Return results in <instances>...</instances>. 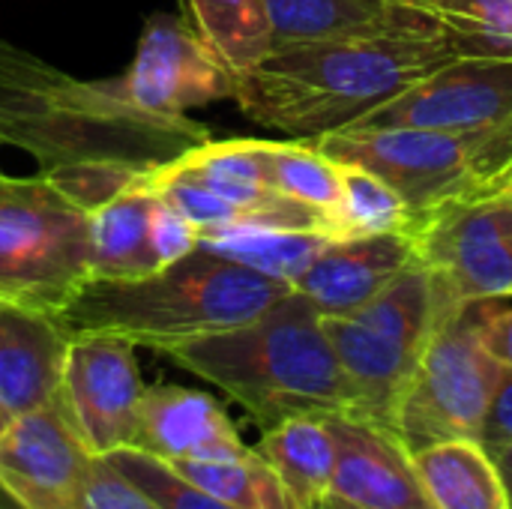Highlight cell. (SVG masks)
Listing matches in <instances>:
<instances>
[{
    "label": "cell",
    "mask_w": 512,
    "mask_h": 509,
    "mask_svg": "<svg viewBox=\"0 0 512 509\" xmlns=\"http://www.w3.org/2000/svg\"><path fill=\"white\" fill-rule=\"evenodd\" d=\"M207 138L189 117L132 108L111 78H75L0 39V144L24 150L90 210Z\"/></svg>",
    "instance_id": "1"
},
{
    "label": "cell",
    "mask_w": 512,
    "mask_h": 509,
    "mask_svg": "<svg viewBox=\"0 0 512 509\" xmlns=\"http://www.w3.org/2000/svg\"><path fill=\"white\" fill-rule=\"evenodd\" d=\"M453 57L441 24L276 48L234 78V102L255 123L309 141L357 123Z\"/></svg>",
    "instance_id": "2"
},
{
    "label": "cell",
    "mask_w": 512,
    "mask_h": 509,
    "mask_svg": "<svg viewBox=\"0 0 512 509\" xmlns=\"http://www.w3.org/2000/svg\"><path fill=\"white\" fill-rule=\"evenodd\" d=\"M165 357L219 387L261 429L303 414H351V387L321 312L300 291L249 324L174 345Z\"/></svg>",
    "instance_id": "3"
},
{
    "label": "cell",
    "mask_w": 512,
    "mask_h": 509,
    "mask_svg": "<svg viewBox=\"0 0 512 509\" xmlns=\"http://www.w3.org/2000/svg\"><path fill=\"white\" fill-rule=\"evenodd\" d=\"M294 285L198 246L138 279H90L63 309L72 336L111 333L165 354L174 345L255 321Z\"/></svg>",
    "instance_id": "4"
},
{
    "label": "cell",
    "mask_w": 512,
    "mask_h": 509,
    "mask_svg": "<svg viewBox=\"0 0 512 509\" xmlns=\"http://www.w3.org/2000/svg\"><path fill=\"white\" fill-rule=\"evenodd\" d=\"M90 279V207L45 174L0 171V303L63 315Z\"/></svg>",
    "instance_id": "5"
},
{
    "label": "cell",
    "mask_w": 512,
    "mask_h": 509,
    "mask_svg": "<svg viewBox=\"0 0 512 509\" xmlns=\"http://www.w3.org/2000/svg\"><path fill=\"white\" fill-rule=\"evenodd\" d=\"M441 318L432 273L417 258L372 303L342 318H321L324 333L351 387V414L384 429Z\"/></svg>",
    "instance_id": "6"
},
{
    "label": "cell",
    "mask_w": 512,
    "mask_h": 509,
    "mask_svg": "<svg viewBox=\"0 0 512 509\" xmlns=\"http://www.w3.org/2000/svg\"><path fill=\"white\" fill-rule=\"evenodd\" d=\"M504 366L483 348L474 306L444 303L435 333L399 399L393 432L414 453L438 441H483Z\"/></svg>",
    "instance_id": "7"
},
{
    "label": "cell",
    "mask_w": 512,
    "mask_h": 509,
    "mask_svg": "<svg viewBox=\"0 0 512 509\" xmlns=\"http://www.w3.org/2000/svg\"><path fill=\"white\" fill-rule=\"evenodd\" d=\"M411 234L444 303L512 297V201L504 192L441 207Z\"/></svg>",
    "instance_id": "8"
},
{
    "label": "cell",
    "mask_w": 512,
    "mask_h": 509,
    "mask_svg": "<svg viewBox=\"0 0 512 509\" xmlns=\"http://www.w3.org/2000/svg\"><path fill=\"white\" fill-rule=\"evenodd\" d=\"M111 81L132 108L165 120H186L192 108L234 99V75L174 15L147 21L132 63Z\"/></svg>",
    "instance_id": "9"
},
{
    "label": "cell",
    "mask_w": 512,
    "mask_h": 509,
    "mask_svg": "<svg viewBox=\"0 0 512 509\" xmlns=\"http://www.w3.org/2000/svg\"><path fill=\"white\" fill-rule=\"evenodd\" d=\"M510 120L512 57L459 54L351 126L483 132V129H498Z\"/></svg>",
    "instance_id": "10"
},
{
    "label": "cell",
    "mask_w": 512,
    "mask_h": 509,
    "mask_svg": "<svg viewBox=\"0 0 512 509\" xmlns=\"http://www.w3.org/2000/svg\"><path fill=\"white\" fill-rule=\"evenodd\" d=\"M141 396L144 381L132 342L111 333L72 336L60 399L93 456L135 447Z\"/></svg>",
    "instance_id": "11"
},
{
    "label": "cell",
    "mask_w": 512,
    "mask_h": 509,
    "mask_svg": "<svg viewBox=\"0 0 512 509\" xmlns=\"http://www.w3.org/2000/svg\"><path fill=\"white\" fill-rule=\"evenodd\" d=\"M93 459L57 399L12 420L0 441V492L21 509H78Z\"/></svg>",
    "instance_id": "12"
},
{
    "label": "cell",
    "mask_w": 512,
    "mask_h": 509,
    "mask_svg": "<svg viewBox=\"0 0 512 509\" xmlns=\"http://www.w3.org/2000/svg\"><path fill=\"white\" fill-rule=\"evenodd\" d=\"M336 441V471L324 509H435L411 450L393 429L354 414H324Z\"/></svg>",
    "instance_id": "13"
},
{
    "label": "cell",
    "mask_w": 512,
    "mask_h": 509,
    "mask_svg": "<svg viewBox=\"0 0 512 509\" xmlns=\"http://www.w3.org/2000/svg\"><path fill=\"white\" fill-rule=\"evenodd\" d=\"M414 261L417 240L411 231L330 240L294 282V291H300L321 318H342L372 303Z\"/></svg>",
    "instance_id": "14"
},
{
    "label": "cell",
    "mask_w": 512,
    "mask_h": 509,
    "mask_svg": "<svg viewBox=\"0 0 512 509\" xmlns=\"http://www.w3.org/2000/svg\"><path fill=\"white\" fill-rule=\"evenodd\" d=\"M144 450L162 462H192V459H234L249 453L228 411L201 390L180 384L144 387L138 408V441Z\"/></svg>",
    "instance_id": "15"
},
{
    "label": "cell",
    "mask_w": 512,
    "mask_h": 509,
    "mask_svg": "<svg viewBox=\"0 0 512 509\" xmlns=\"http://www.w3.org/2000/svg\"><path fill=\"white\" fill-rule=\"evenodd\" d=\"M69 345L60 315L0 303V405L12 417L60 399Z\"/></svg>",
    "instance_id": "16"
},
{
    "label": "cell",
    "mask_w": 512,
    "mask_h": 509,
    "mask_svg": "<svg viewBox=\"0 0 512 509\" xmlns=\"http://www.w3.org/2000/svg\"><path fill=\"white\" fill-rule=\"evenodd\" d=\"M261 6L270 21L273 51L438 24L432 12L393 0H261Z\"/></svg>",
    "instance_id": "17"
},
{
    "label": "cell",
    "mask_w": 512,
    "mask_h": 509,
    "mask_svg": "<svg viewBox=\"0 0 512 509\" xmlns=\"http://www.w3.org/2000/svg\"><path fill=\"white\" fill-rule=\"evenodd\" d=\"M153 198L147 177H138L90 210L93 279H138L162 267L150 243Z\"/></svg>",
    "instance_id": "18"
},
{
    "label": "cell",
    "mask_w": 512,
    "mask_h": 509,
    "mask_svg": "<svg viewBox=\"0 0 512 509\" xmlns=\"http://www.w3.org/2000/svg\"><path fill=\"white\" fill-rule=\"evenodd\" d=\"M411 456L435 509H512L507 480L483 441H438Z\"/></svg>",
    "instance_id": "19"
},
{
    "label": "cell",
    "mask_w": 512,
    "mask_h": 509,
    "mask_svg": "<svg viewBox=\"0 0 512 509\" xmlns=\"http://www.w3.org/2000/svg\"><path fill=\"white\" fill-rule=\"evenodd\" d=\"M255 450L276 471L294 507L324 509L336 471V441L324 414H303L264 429Z\"/></svg>",
    "instance_id": "20"
},
{
    "label": "cell",
    "mask_w": 512,
    "mask_h": 509,
    "mask_svg": "<svg viewBox=\"0 0 512 509\" xmlns=\"http://www.w3.org/2000/svg\"><path fill=\"white\" fill-rule=\"evenodd\" d=\"M186 24L234 75L252 72L270 51V21L261 0H183Z\"/></svg>",
    "instance_id": "21"
},
{
    "label": "cell",
    "mask_w": 512,
    "mask_h": 509,
    "mask_svg": "<svg viewBox=\"0 0 512 509\" xmlns=\"http://www.w3.org/2000/svg\"><path fill=\"white\" fill-rule=\"evenodd\" d=\"M336 240L324 231H288V228H264V225H231L201 231V246L222 252L234 261H243L267 276L297 282L312 261Z\"/></svg>",
    "instance_id": "22"
},
{
    "label": "cell",
    "mask_w": 512,
    "mask_h": 509,
    "mask_svg": "<svg viewBox=\"0 0 512 509\" xmlns=\"http://www.w3.org/2000/svg\"><path fill=\"white\" fill-rule=\"evenodd\" d=\"M180 477L237 509H297L276 471L252 447L234 459L168 462Z\"/></svg>",
    "instance_id": "23"
},
{
    "label": "cell",
    "mask_w": 512,
    "mask_h": 509,
    "mask_svg": "<svg viewBox=\"0 0 512 509\" xmlns=\"http://www.w3.org/2000/svg\"><path fill=\"white\" fill-rule=\"evenodd\" d=\"M342 195L333 213V237H372V234H393V231H414V213L405 198L384 183L378 174L339 162Z\"/></svg>",
    "instance_id": "24"
},
{
    "label": "cell",
    "mask_w": 512,
    "mask_h": 509,
    "mask_svg": "<svg viewBox=\"0 0 512 509\" xmlns=\"http://www.w3.org/2000/svg\"><path fill=\"white\" fill-rule=\"evenodd\" d=\"M264 147H267L270 180H273L276 192L321 210L333 228V213H336L339 195H342L339 162H333L312 141H303V138L264 141Z\"/></svg>",
    "instance_id": "25"
},
{
    "label": "cell",
    "mask_w": 512,
    "mask_h": 509,
    "mask_svg": "<svg viewBox=\"0 0 512 509\" xmlns=\"http://www.w3.org/2000/svg\"><path fill=\"white\" fill-rule=\"evenodd\" d=\"M429 12L459 54L512 57V0H435Z\"/></svg>",
    "instance_id": "26"
},
{
    "label": "cell",
    "mask_w": 512,
    "mask_h": 509,
    "mask_svg": "<svg viewBox=\"0 0 512 509\" xmlns=\"http://www.w3.org/2000/svg\"><path fill=\"white\" fill-rule=\"evenodd\" d=\"M105 459L159 509H237L213 498L210 492L198 489L195 483L180 477L168 462H162L144 450L126 447V450L108 453Z\"/></svg>",
    "instance_id": "27"
},
{
    "label": "cell",
    "mask_w": 512,
    "mask_h": 509,
    "mask_svg": "<svg viewBox=\"0 0 512 509\" xmlns=\"http://www.w3.org/2000/svg\"><path fill=\"white\" fill-rule=\"evenodd\" d=\"M78 509H159L141 495L105 456H96L81 486Z\"/></svg>",
    "instance_id": "28"
},
{
    "label": "cell",
    "mask_w": 512,
    "mask_h": 509,
    "mask_svg": "<svg viewBox=\"0 0 512 509\" xmlns=\"http://www.w3.org/2000/svg\"><path fill=\"white\" fill-rule=\"evenodd\" d=\"M150 243L159 264L165 267L201 246V228L189 216H183L174 204L156 195L150 210Z\"/></svg>",
    "instance_id": "29"
},
{
    "label": "cell",
    "mask_w": 512,
    "mask_h": 509,
    "mask_svg": "<svg viewBox=\"0 0 512 509\" xmlns=\"http://www.w3.org/2000/svg\"><path fill=\"white\" fill-rule=\"evenodd\" d=\"M477 312V330H480V342L483 348L512 372V309L501 306H486V303H474Z\"/></svg>",
    "instance_id": "30"
},
{
    "label": "cell",
    "mask_w": 512,
    "mask_h": 509,
    "mask_svg": "<svg viewBox=\"0 0 512 509\" xmlns=\"http://www.w3.org/2000/svg\"><path fill=\"white\" fill-rule=\"evenodd\" d=\"M483 444L489 453L512 444V372L507 369L501 375V384H498V393H495V402H492V411L486 420Z\"/></svg>",
    "instance_id": "31"
},
{
    "label": "cell",
    "mask_w": 512,
    "mask_h": 509,
    "mask_svg": "<svg viewBox=\"0 0 512 509\" xmlns=\"http://www.w3.org/2000/svg\"><path fill=\"white\" fill-rule=\"evenodd\" d=\"M492 456L498 459V468H501V474L507 480V489H510L512 498V444L510 447H501V450H492Z\"/></svg>",
    "instance_id": "32"
},
{
    "label": "cell",
    "mask_w": 512,
    "mask_h": 509,
    "mask_svg": "<svg viewBox=\"0 0 512 509\" xmlns=\"http://www.w3.org/2000/svg\"><path fill=\"white\" fill-rule=\"evenodd\" d=\"M12 420H15V417H12V414H9V411H6V408L0 405V441H3V435L9 432V426H12Z\"/></svg>",
    "instance_id": "33"
},
{
    "label": "cell",
    "mask_w": 512,
    "mask_h": 509,
    "mask_svg": "<svg viewBox=\"0 0 512 509\" xmlns=\"http://www.w3.org/2000/svg\"><path fill=\"white\" fill-rule=\"evenodd\" d=\"M393 3H402V6H414V9H432L435 6V0H393Z\"/></svg>",
    "instance_id": "34"
},
{
    "label": "cell",
    "mask_w": 512,
    "mask_h": 509,
    "mask_svg": "<svg viewBox=\"0 0 512 509\" xmlns=\"http://www.w3.org/2000/svg\"><path fill=\"white\" fill-rule=\"evenodd\" d=\"M504 195H507V198H510V201H512V180H510V186L504 189Z\"/></svg>",
    "instance_id": "35"
}]
</instances>
